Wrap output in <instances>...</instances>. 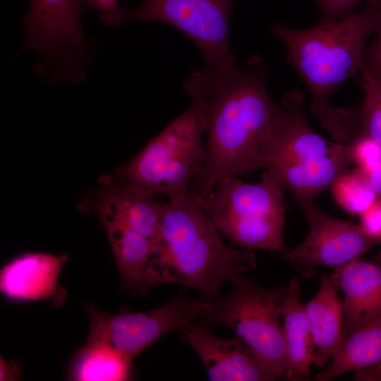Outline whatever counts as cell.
<instances>
[{
    "label": "cell",
    "mask_w": 381,
    "mask_h": 381,
    "mask_svg": "<svg viewBox=\"0 0 381 381\" xmlns=\"http://www.w3.org/2000/svg\"><path fill=\"white\" fill-rule=\"evenodd\" d=\"M269 71L258 55L246 67L204 66L190 72L184 87L203 102L206 118L205 161L189 192L203 198L221 179L257 169L260 149L279 109L268 94Z\"/></svg>",
    "instance_id": "1"
},
{
    "label": "cell",
    "mask_w": 381,
    "mask_h": 381,
    "mask_svg": "<svg viewBox=\"0 0 381 381\" xmlns=\"http://www.w3.org/2000/svg\"><path fill=\"white\" fill-rule=\"evenodd\" d=\"M380 23L381 0H369L358 12L310 28H270L286 46V61L310 92L311 112L337 143L347 145L350 140L352 111L334 107L329 100L344 82L356 76L366 41Z\"/></svg>",
    "instance_id": "2"
},
{
    "label": "cell",
    "mask_w": 381,
    "mask_h": 381,
    "mask_svg": "<svg viewBox=\"0 0 381 381\" xmlns=\"http://www.w3.org/2000/svg\"><path fill=\"white\" fill-rule=\"evenodd\" d=\"M160 242L146 270L141 292L161 284L193 289L199 299L218 296L225 281L256 267L252 250L226 246L205 213L200 197L162 203Z\"/></svg>",
    "instance_id": "3"
},
{
    "label": "cell",
    "mask_w": 381,
    "mask_h": 381,
    "mask_svg": "<svg viewBox=\"0 0 381 381\" xmlns=\"http://www.w3.org/2000/svg\"><path fill=\"white\" fill-rule=\"evenodd\" d=\"M303 102L300 92L284 95L257 160V169L276 174L303 213L353 162L349 145L331 143L308 126Z\"/></svg>",
    "instance_id": "4"
},
{
    "label": "cell",
    "mask_w": 381,
    "mask_h": 381,
    "mask_svg": "<svg viewBox=\"0 0 381 381\" xmlns=\"http://www.w3.org/2000/svg\"><path fill=\"white\" fill-rule=\"evenodd\" d=\"M203 102L192 98L189 108L172 121L112 176L152 196L176 200L188 195L206 157Z\"/></svg>",
    "instance_id": "5"
},
{
    "label": "cell",
    "mask_w": 381,
    "mask_h": 381,
    "mask_svg": "<svg viewBox=\"0 0 381 381\" xmlns=\"http://www.w3.org/2000/svg\"><path fill=\"white\" fill-rule=\"evenodd\" d=\"M283 188L270 171L255 183L231 176L219 181L201 202L210 219L233 244L284 253Z\"/></svg>",
    "instance_id": "6"
},
{
    "label": "cell",
    "mask_w": 381,
    "mask_h": 381,
    "mask_svg": "<svg viewBox=\"0 0 381 381\" xmlns=\"http://www.w3.org/2000/svg\"><path fill=\"white\" fill-rule=\"evenodd\" d=\"M230 282L227 295L204 302L197 323L231 329L278 377L289 380L279 312L287 284L265 288L243 273Z\"/></svg>",
    "instance_id": "7"
},
{
    "label": "cell",
    "mask_w": 381,
    "mask_h": 381,
    "mask_svg": "<svg viewBox=\"0 0 381 381\" xmlns=\"http://www.w3.org/2000/svg\"><path fill=\"white\" fill-rule=\"evenodd\" d=\"M84 4L85 0H30L20 18L25 37L19 52H38L34 69L42 79L78 83L85 78L95 46L82 28Z\"/></svg>",
    "instance_id": "8"
},
{
    "label": "cell",
    "mask_w": 381,
    "mask_h": 381,
    "mask_svg": "<svg viewBox=\"0 0 381 381\" xmlns=\"http://www.w3.org/2000/svg\"><path fill=\"white\" fill-rule=\"evenodd\" d=\"M162 203L132 184L104 178L93 207L109 238L117 268L141 272L157 251L161 238Z\"/></svg>",
    "instance_id": "9"
},
{
    "label": "cell",
    "mask_w": 381,
    "mask_h": 381,
    "mask_svg": "<svg viewBox=\"0 0 381 381\" xmlns=\"http://www.w3.org/2000/svg\"><path fill=\"white\" fill-rule=\"evenodd\" d=\"M236 0H143L125 13L124 21L170 25L197 46L205 66L230 69L238 66L229 42L230 15Z\"/></svg>",
    "instance_id": "10"
},
{
    "label": "cell",
    "mask_w": 381,
    "mask_h": 381,
    "mask_svg": "<svg viewBox=\"0 0 381 381\" xmlns=\"http://www.w3.org/2000/svg\"><path fill=\"white\" fill-rule=\"evenodd\" d=\"M204 301L180 291L164 305L141 312L113 314L86 305L90 330L87 341L102 342L134 359L162 336L182 330L199 319Z\"/></svg>",
    "instance_id": "11"
},
{
    "label": "cell",
    "mask_w": 381,
    "mask_h": 381,
    "mask_svg": "<svg viewBox=\"0 0 381 381\" xmlns=\"http://www.w3.org/2000/svg\"><path fill=\"white\" fill-rule=\"evenodd\" d=\"M303 215L309 226L306 237L283 253L303 277H310L317 266L341 267L381 243V236L362 225L332 217L315 205Z\"/></svg>",
    "instance_id": "12"
},
{
    "label": "cell",
    "mask_w": 381,
    "mask_h": 381,
    "mask_svg": "<svg viewBox=\"0 0 381 381\" xmlns=\"http://www.w3.org/2000/svg\"><path fill=\"white\" fill-rule=\"evenodd\" d=\"M203 363L209 380L267 381L278 377L237 336L219 338L210 328L192 323L182 330Z\"/></svg>",
    "instance_id": "13"
},
{
    "label": "cell",
    "mask_w": 381,
    "mask_h": 381,
    "mask_svg": "<svg viewBox=\"0 0 381 381\" xmlns=\"http://www.w3.org/2000/svg\"><path fill=\"white\" fill-rule=\"evenodd\" d=\"M67 255L41 252L20 254L4 265L0 272L2 294L13 301H47L54 306L63 304L66 291L59 284L61 270Z\"/></svg>",
    "instance_id": "14"
},
{
    "label": "cell",
    "mask_w": 381,
    "mask_h": 381,
    "mask_svg": "<svg viewBox=\"0 0 381 381\" xmlns=\"http://www.w3.org/2000/svg\"><path fill=\"white\" fill-rule=\"evenodd\" d=\"M335 270L344 294L342 330L347 335L381 313V266L358 258Z\"/></svg>",
    "instance_id": "15"
},
{
    "label": "cell",
    "mask_w": 381,
    "mask_h": 381,
    "mask_svg": "<svg viewBox=\"0 0 381 381\" xmlns=\"http://www.w3.org/2000/svg\"><path fill=\"white\" fill-rule=\"evenodd\" d=\"M339 289L336 270L323 274L318 291L304 305L315 341L313 363L319 368L326 365L344 336L343 303Z\"/></svg>",
    "instance_id": "16"
},
{
    "label": "cell",
    "mask_w": 381,
    "mask_h": 381,
    "mask_svg": "<svg viewBox=\"0 0 381 381\" xmlns=\"http://www.w3.org/2000/svg\"><path fill=\"white\" fill-rule=\"evenodd\" d=\"M301 286L297 278L287 284V289L280 306L289 380L310 378L313 363L315 341L304 305L300 298Z\"/></svg>",
    "instance_id": "17"
},
{
    "label": "cell",
    "mask_w": 381,
    "mask_h": 381,
    "mask_svg": "<svg viewBox=\"0 0 381 381\" xmlns=\"http://www.w3.org/2000/svg\"><path fill=\"white\" fill-rule=\"evenodd\" d=\"M330 363L316 377L328 381L341 374L381 362V313L349 334L344 335Z\"/></svg>",
    "instance_id": "18"
},
{
    "label": "cell",
    "mask_w": 381,
    "mask_h": 381,
    "mask_svg": "<svg viewBox=\"0 0 381 381\" xmlns=\"http://www.w3.org/2000/svg\"><path fill=\"white\" fill-rule=\"evenodd\" d=\"M133 358L102 342L87 341L71 361L68 377L77 381H124L132 376Z\"/></svg>",
    "instance_id": "19"
},
{
    "label": "cell",
    "mask_w": 381,
    "mask_h": 381,
    "mask_svg": "<svg viewBox=\"0 0 381 381\" xmlns=\"http://www.w3.org/2000/svg\"><path fill=\"white\" fill-rule=\"evenodd\" d=\"M356 76L364 93L363 102L358 109L359 131L381 145V83L362 68Z\"/></svg>",
    "instance_id": "20"
},
{
    "label": "cell",
    "mask_w": 381,
    "mask_h": 381,
    "mask_svg": "<svg viewBox=\"0 0 381 381\" xmlns=\"http://www.w3.org/2000/svg\"><path fill=\"white\" fill-rule=\"evenodd\" d=\"M332 188L337 202L353 213H362L378 197L353 170L341 175Z\"/></svg>",
    "instance_id": "21"
},
{
    "label": "cell",
    "mask_w": 381,
    "mask_h": 381,
    "mask_svg": "<svg viewBox=\"0 0 381 381\" xmlns=\"http://www.w3.org/2000/svg\"><path fill=\"white\" fill-rule=\"evenodd\" d=\"M348 145L358 168L371 170L381 165V145L368 135L359 134Z\"/></svg>",
    "instance_id": "22"
},
{
    "label": "cell",
    "mask_w": 381,
    "mask_h": 381,
    "mask_svg": "<svg viewBox=\"0 0 381 381\" xmlns=\"http://www.w3.org/2000/svg\"><path fill=\"white\" fill-rule=\"evenodd\" d=\"M319 11V23L342 18L356 12V9L369 0H313Z\"/></svg>",
    "instance_id": "23"
},
{
    "label": "cell",
    "mask_w": 381,
    "mask_h": 381,
    "mask_svg": "<svg viewBox=\"0 0 381 381\" xmlns=\"http://www.w3.org/2000/svg\"><path fill=\"white\" fill-rule=\"evenodd\" d=\"M361 68L381 83V23L374 32V38L365 46Z\"/></svg>",
    "instance_id": "24"
},
{
    "label": "cell",
    "mask_w": 381,
    "mask_h": 381,
    "mask_svg": "<svg viewBox=\"0 0 381 381\" xmlns=\"http://www.w3.org/2000/svg\"><path fill=\"white\" fill-rule=\"evenodd\" d=\"M85 4L99 13L100 21L107 26H114L124 21L125 13L120 0H85Z\"/></svg>",
    "instance_id": "25"
},
{
    "label": "cell",
    "mask_w": 381,
    "mask_h": 381,
    "mask_svg": "<svg viewBox=\"0 0 381 381\" xmlns=\"http://www.w3.org/2000/svg\"><path fill=\"white\" fill-rule=\"evenodd\" d=\"M362 226L369 232L381 236V198L360 214Z\"/></svg>",
    "instance_id": "26"
},
{
    "label": "cell",
    "mask_w": 381,
    "mask_h": 381,
    "mask_svg": "<svg viewBox=\"0 0 381 381\" xmlns=\"http://www.w3.org/2000/svg\"><path fill=\"white\" fill-rule=\"evenodd\" d=\"M353 171L368 185V186L381 197V165L371 170L356 168Z\"/></svg>",
    "instance_id": "27"
},
{
    "label": "cell",
    "mask_w": 381,
    "mask_h": 381,
    "mask_svg": "<svg viewBox=\"0 0 381 381\" xmlns=\"http://www.w3.org/2000/svg\"><path fill=\"white\" fill-rule=\"evenodd\" d=\"M18 362L14 360L6 361L1 357L0 380H16L20 377Z\"/></svg>",
    "instance_id": "28"
},
{
    "label": "cell",
    "mask_w": 381,
    "mask_h": 381,
    "mask_svg": "<svg viewBox=\"0 0 381 381\" xmlns=\"http://www.w3.org/2000/svg\"><path fill=\"white\" fill-rule=\"evenodd\" d=\"M374 262L381 266V250L375 258Z\"/></svg>",
    "instance_id": "29"
}]
</instances>
